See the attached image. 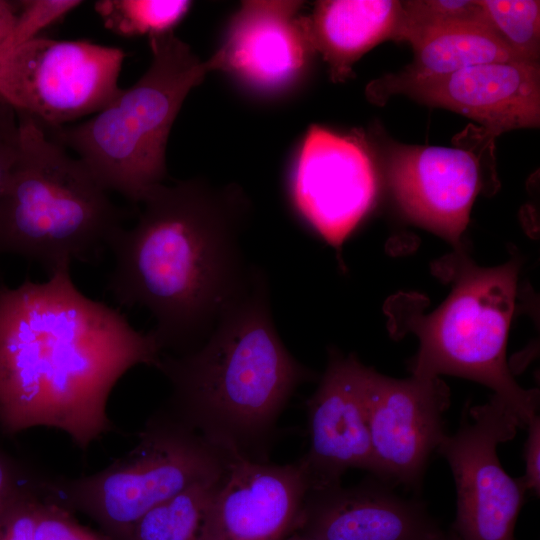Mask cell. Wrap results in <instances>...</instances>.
<instances>
[{
	"instance_id": "obj_15",
	"label": "cell",
	"mask_w": 540,
	"mask_h": 540,
	"mask_svg": "<svg viewBox=\"0 0 540 540\" xmlns=\"http://www.w3.org/2000/svg\"><path fill=\"white\" fill-rule=\"evenodd\" d=\"M387 175L405 214L460 249L481 189L477 157L462 148L398 145L390 152Z\"/></svg>"
},
{
	"instance_id": "obj_19",
	"label": "cell",
	"mask_w": 540,
	"mask_h": 540,
	"mask_svg": "<svg viewBox=\"0 0 540 540\" xmlns=\"http://www.w3.org/2000/svg\"><path fill=\"white\" fill-rule=\"evenodd\" d=\"M409 43L414 53L412 62L399 73L372 81L366 88L371 102L382 105L414 82L445 76L470 66L524 62L481 22H459L431 28Z\"/></svg>"
},
{
	"instance_id": "obj_26",
	"label": "cell",
	"mask_w": 540,
	"mask_h": 540,
	"mask_svg": "<svg viewBox=\"0 0 540 540\" xmlns=\"http://www.w3.org/2000/svg\"><path fill=\"white\" fill-rule=\"evenodd\" d=\"M38 474L6 507L0 519V540H35V510L41 497Z\"/></svg>"
},
{
	"instance_id": "obj_16",
	"label": "cell",
	"mask_w": 540,
	"mask_h": 540,
	"mask_svg": "<svg viewBox=\"0 0 540 540\" xmlns=\"http://www.w3.org/2000/svg\"><path fill=\"white\" fill-rule=\"evenodd\" d=\"M399 94L474 119L490 140L540 123V66L520 61L470 66L414 82Z\"/></svg>"
},
{
	"instance_id": "obj_27",
	"label": "cell",
	"mask_w": 540,
	"mask_h": 540,
	"mask_svg": "<svg viewBox=\"0 0 540 540\" xmlns=\"http://www.w3.org/2000/svg\"><path fill=\"white\" fill-rule=\"evenodd\" d=\"M19 144L17 113L0 97V193L17 158Z\"/></svg>"
},
{
	"instance_id": "obj_11",
	"label": "cell",
	"mask_w": 540,
	"mask_h": 540,
	"mask_svg": "<svg viewBox=\"0 0 540 540\" xmlns=\"http://www.w3.org/2000/svg\"><path fill=\"white\" fill-rule=\"evenodd\" d=\"M364 401L371 472L389 483L418 487L445 435L448 387L439 377L395 379L365 366Z\"/></svg>"
},
{
	"instance_id": "obj_7",
	"label": "cell",
	"mask_w": 540,
	"mask_h": 540,
	"mask_svg": "<svg viewBox=\"0 0 540 540\" xmlns=\"http://www.w3.org/2000/svg\"><path fill=\"white\" fill-rule=\"evenodd\" d=\"M459 260L447 299L409 325L420 341L410 371L419 378L448 374L481 383L505 401L526 428L537 415L539 393L519 386L506 363L519 262L480 268L463 254Z\"/></svg>"
},
{
	"instance_id": "obj_30",
	"label": "cell",
	"mask_w": 540,
	"mask_h": 540,
	"mask_svg": "<svg viewBox=\"0 0 540 540\" xmlns=\"http://www.w3.org/2000/svg\"><path fill=\"white\" fill-rule=\"evenodd\" d=\"M19 13V1L0 0V50L12 32Z\"/></svg>"
},
{
	"instance_id": "obj_10",
	"label": "cell",
	"mask_w": 540,
	"mask_h": 540,
	"mask_svg": "<svg viewBox=\"0 0 540 540\" xmlns=\"http://www.w3.org/2000/svg\"><path fill=\"white\" fill-rule=\"evenodd\" d=\"M288 187L301 219L340 251L372 207L378 180L362 138L312 125L293 164Z\"/></svg>"
},
{
	"instance_id": "obj_31",
	"label": "cell",
	"mask_w": 540,
	"mask_h": 540,
	"mask_svg": "<svg viewBox=\"0 0 540 540\" xmlns=\"http://www.w3.org/2000/svg\"><path fill=\"white\" fill-rule=\"evenodd\" d=\"M432 540H459L451 531L445 533L441 531L435 538Z\"/></svg>"
},
{
	"instance_id": "obj_14",
	"label": "cell",
	"mask_w": 540,
	"mask_h": 540,
	"mask_svg": "<svg viewBox=\"0 0 540 540\" xmlns=\"http://www.w3.org/2000/svg\"><path fill=\"white\" fill-rule=\"evenodd\" d=\"M364 370L355 356L331 350L319 385L307 400L310 446L299 461L309 491L341 484L349 468L372 470Z\"/></svg>"
},
{
	"instance_id": "obj_2",
	"label": "cell",
	"mask_w": 540,
	"mask_h": 540,
	"mask_svg": "<svg viewBox=\"0 0 540 540\" xmlns=\"http://www.w3.org/2000/svg\"><path fill=\"white\" fill-rule=\"evenodd\" d=\"M131 229L110 245L108 289L121 305L147 309L162 354L199 348L258 269L239 243L248 204L237 188L191 179L160 184L141 202Z\"/></svg>"
},
{
	"instance_id": "obj_32",
	"label": "cell",
	"mask_w": 540,
	"mask_h": 540,
	"mask_svg": "<svg viewBox=\"0 0 540 540\" xmlns=\"http://www.w3.org/2000/svg\"><path fill=\"white\" fill-rule=\"evenodd\" d=\"M286 540H322V539H318V538H314V537H310V536H306V535H302L300 533L294 532Z\"/></svg>"
},
{
	"instance_id": "obj_18",
	"label": "cell",
	"mask_w": 540,
	"mask_h": 540,
	"mask_svg": "<svg viewBox=\"0 0 540 540\" xmlns=\"http://www.w3.org/2000/svg\"><path fill=\"white\" fill-rule=\"evenodd\" d=\"M402 5L396 0H324L306 16L315 50L334 83L346 81L353 65L380 42L397 40Z\"/></svg>"
},
{
	"instance_id": "obj_13",
	"label": "cell",
	"mask_w": 540,
	"mask_h": 540,
	"mask_svg": "<svg viewBox=\"0 0 540 540\" xmlns=\"http://www.w3.org/2000/svg\"><path fill=\"white\" fill-rule=\"evenodd\" d=\"M309 491L299 460L273 464L236 457L206 511L198 540H286Z\"/></svg>"
},
{
	"instance_id": "obj_20",
	"label": "cell",
	"mask_w": 540,
	"mask_h": 540,
	"mask_svg": "<svg viewBox=\"0 0 540 540\" xmlns=\"http://www.w3.org/2000/svg\"><path fill=\"white\" fill-rule=\"evenodd\" d=\"M226 471L197 481L150 509L134 524L127 540H198L206 511Z\"/></svg>"
},
{
	"instance_id": "obj_6",
	"label": "cell",
	"mask_w": 540,
	"mask_h": 540,
	"mask_svg": "<svg viewBox=\"0 0 540 540\" xmlns=\"http://www.w3.org/2000/svg\"><path fill=\"white\" fill-rule=\"evenodd\" d=\"M235 456L215 447L167 408L152 415L137 445L78 478L42 474V497L91 518L111 540H127L150 509L191 484L223 474Z\"/></svg>"
},
{
	"instance_id": "obj_21",
	"label": "cell",
	"mask_w": 540,
	"mask_h": 540,
	"mask_svg": "<svg viewBox=\"0 0 540 540\" xmlns=\"http://www.w3.org/2000/svg\"><path fill=\"white\" fill-rule=\"evenodd\" d=\"M191 5L187 0H99L94 10L112 33L149 38L173 31Z\"/></svg>"
},
{
	"instance_id": "obj_5",
	"label": "cell",
	"mask_w": 540,
	"mask_h": 540,
	"mask_svg": "<svg viewBox=\"0 0 540 540\" xmlns=\"http://www.w3.org/2000/svg\"><path fill=\"white\" fill-rule=\"evenodd\" d=\"M145 73L102 110L80 124L46 130L72 149L108 191L142 202L166 177L171 128L190 93L210 73L174 31L149 37Z\"/></svg>"
},
{
	"instance_id": "obj_17",
	"label": "cell",
	"mask_w": 540,
	"mask_h": 540,
	"mask_svg": "<svg viewBox=\"0 0 540 540\" xmlns=\"http://www.w3.org/2000/svg\"><path fill=\"white\" fill-rule=\"evenodd\" d=\"M441 531L423 503L370 482L308 491L295 530L322 540H432Z\"/></svg>"
},
{
	"instance_id": "obj_8",
	"label": "cell",
	"mask_w": 540,
	"mask_h": 540,
	"mask_svg": "<svg viewBox=\"0 0 540 540\" xmlns=\"http://www.w3.org/2000/svg\"><path fill=\"white\" fill-rule=\"evenodd\" d=\"M125 56L117 47L38 36L0 62V97L44 130L63 127L120 93Z\"/></svg>"
},
{
	"instance_id": "obj_3",
	"label": "cell",
	"mask_w": 540,
	"mask_h": 540,
	"mask_svg": "<svg viewBox=\"0 0 540 540\" xmlns=\"http://www.w3.org/2000/svg\"><path fill=\"white\" fill-rule=\"evenodd\" d=\"M157 369L171 385L165 408L215 447L254 461H268L278 418L314 376L277 333L260 269L199 348L162 354Z\"/></svg>"
},
{
	"instance_id": "obj_25",
	"label": "cell",
	"mask_w": 540,
	"mask_h": 540,
	"mask_svg": "<svg viewBox=\"0 0 540 540\" xmlns=\"http://www.w3.org/2000/svg\"><path fill=\"white\" fill-rule=\"evenodd\" d=\"M35 540H111L81 525L68 510L41 497L35 510Z\"/></svg>"
},
{
	"instance_id": "obj_12",
	"label": "cell",
	"mask_w": 540,
	"mask_h": 540,
	"mask_svg": "<svg viewBox=\"0 0 540 540\" xmlns=\"http://www.w3.org/2000/svg\"><path fill=\"white\" fill-rule=\"evenodd\" d=\"M301 1H243L208 69L263 93L297 82L315 54Z\"/></svg>"
},
{
	"instance_id": "obj_4",
	"label": "cell",
	"mask_w": 540,
	"mask_h": 540,
	"mask_svg": "<svg viewBox=\"0 0 540 540\" xmlns=\"http://www.w3.org/2000/svg\"><path fill=\"white\" fill-rule=\"evenodd\" d=\"M17 116L19 151L0 193V253L38 262L48 276L97 259L123 229V213L79 158Z\"/></svg>"
},
{
	"instance_id": "obj_29",
	"label": "cell",
	"mask_w": 540,
	"mask_h": 540,
	"mask_svg": "<svg viewBox=\"0 0 540 540\" xmlns=\"http://www.w3.org/2000/svg\"><path fill=\"white\" fill-rule=\"evenodd\" d=\"M528 435L524 443L525 473L520 478L525 490L540 494V418L534 416L526 426Z\"/></svg>"
},
{
	"instance_id": "obj_22",
	"label": "cell",
	"mask_w": 540,
	"mask_h": 540,
	"mask_svg": "<svg viewBox=\"0 0 540 540\" xmlns=\"http://www.w3.org/2000/svg\"><path fill=\"white\" fill-rule=\"evenodd\" d=\"M478 3L496 37L524 62L539 64L540 2L478 0Z\"/></svg>"
},
{
	"instance_id": "obj_24",
	"label": "cell",
	"mask_w": 540,
	"mask_h": 540,
	"mask_svg": "<svg viewBox=\"0 0 540 540\" xmlns=\"http://www.w3.org/2000/svg\"><path fill=\"white\" fill-rule=\"evenodd\" d=\"M79 0L19 1V13L11 34L0 50V62L14 49L39 36L80 6Z\"/></svg>"
},
{
	"instance_id": "obj_1",
	"label": "cell",
	"mask_w": 540,
	"mask_h": 540,
	"mask_svg": "<svg viewBox=\"0 0 540 540\" xmlns=\"http://www.w3.org/2000/svg\"><path fill=\"white\" fill-rule=\"evenodd\" d=\"M162 351L119 311L84 295L70 268L44 282L0 287V426L65 432L85 450L114 425L111 391L138 365L157 368Z\"/></svg>"
},
{
	"instance_id": "obj_23",
	"label": "cell",
	"mask_w": 540,
	"mask_h": 540,
	"mask_svg": "<svg viewBox=\"0 0 540 540\" xmlns=\"http://www.w3.org/2000/svg\"><path fill=\"white\" fill-rule=\"evenodd\" d=\"M401 5L397 41L410 42L428 29L453 23L486 24L478 0H410Z\"/></svg>"
},
{
	"instance_id": "obj_28",
	"label": "cell",
	"mask_w": 540,
	"mask_h": 540,
	"mask_svg": "<svg viewBox=\"0 0 540 540\" xmlns=\"http://www.w3.org/2000/svg\"><path fill=\"white\" fill-rule=\"evenodd\" d=\"M37 475L0 451V519L12 499Z\"/></svg>"
},
{
	"instance_id": "obj_9",
	"label": "cell",
	"mask_w": 540,
	"mask_h": 540,
	"mask_svg": "<svg viewBox=\"0 0 540 540\" xmlns=\"http://www.w3.org/2000/svg\"><path fill=\"white\" fill-rule=\"evenodd\" d=\"M525 428L508 404L493 395L462 415L453 435L437 451L447 460L456 487V518L451 532L459 540H513L525 488L510 477L497 455L500 443Z\"/></svg>"
}]
</instances>
